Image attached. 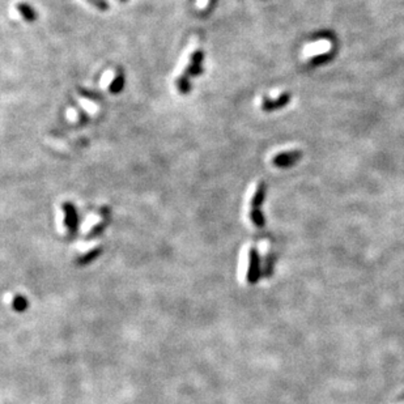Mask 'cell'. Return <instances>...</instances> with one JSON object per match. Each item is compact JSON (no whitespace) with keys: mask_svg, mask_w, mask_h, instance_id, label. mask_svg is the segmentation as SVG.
Returning <instances> with one entry per match:
<instances>
[{"mask_svg":"<svg viewBox=\"0 0 404 404\" xmlns=\"http://www.w3.org/2000/svg\"><path fill=\"white\" fill-rule=\"evenodd\" d=\"M202 64H203V52L202 50H195L188 56L187 64L184 66L182 73L176 80L177 88L180 93H186L187 90H190V80H191V77L200 75L202 69H203Z\"/></svg>","mask_w":404,"mask_h":404,"instance_id":"cell-1","label":"cell"},{"mask_svg":"<svg viewBox=\"0 0 404 404\" xmlns=\"http://www.w3.org/2000/svg\"><path fill=\"white\" fill-rule=\"evenodd\" d=\"M260 279V258L255 248L248 251V267L246 273V280L250 285H255Z\"/></svg>","mask_w":404,"mask_h":404,"instance_id":"cell-3","label":"cell"},{"mask_svg":"<svg viewBox=\"0 0 404 404\" xmlns=\"http://www.w3.org/2000/svg\"><path fill=\"white\" fill-rule=\"evenodd\" d=\"M301 153L298 151H289V152L279 153L272 158V164L277 168H288L289 165L296 164L300 160Z\"/></svg>","mask_w":404,"mask_h":404,"instance_id":"cell-5","label":"cell"},{"mask_svg":"<svg viewBox=\"0 0 404 404\" xmlns=\"http://www.w3.org/2000/svg\"><path fill=\"white\" fill-rule=\"evenodd\" d=\"M264 194H266V187L263 183H259L256 186L250 202V220L252 221V224L259 228L264 225V216L260 211V205L263 204Z\"/></svg>","mask_w":404,"mask_h":404,"instance_id":"cell-2","label":"cell"},{"mask_svg":"<svg viewBox=\"0 0 404 404\" xmlns=\"http://www.w3.org/2000/svg\"><path fill=\"white\" fill-rule=\"evenodd\" d=\"M289 101V94H283V96H280L277 100L272 101V100H263V102H262V109H263L264 112H271V110H276V109L279 108H283V106H285V105L288 104Z\"/></svg>","mask_w":404,"mask_h":404,"instance_id":"cell-6","label":"cell"},{"mask_svg":"<svg viewBox=\"0 0 404 404\" xmlns=\"http://www.w3.org/2000/svg\"><path fill=\"white\" fill-rule=\"evenodd\" d=\"M12 306L16 312H24L28 308V300L24 296H16L13 298Z\"/></svg>","mask_w":404,"mask_h":404,"instance_id":"cell-10","label":"cell"},{"mask_svg":"<svg viewBox=\"0 0 404 404\" xmlns=\"http://www.w3.org/2000/svg\"><path fill=\"white\" fill-rule=\"evenodd\" d=\"M212 0H199L198 1V7L200 8H208V5H211Z\"/></svg>","mask_w":404,"mask_h":404,"instance_id":"cell-12","label":"cell"},{"mask_svg":"<svg viewBox=\"0 0 404 404\" xmlns=\"http://www.w3.org/2000/svg\"><path fill=\"white\" fill-rule=\"evenodd\" d=\"M101 254H102L101 247L92 248V250H89L88 252H85L84 255H81L80 258L77 259V264H79V266H87V264L94 262V260H96L97 258L101 255Z\"/></svg>","mask_w":404,"mask_h":404,"instance_id":"cell-8","label":"cell"},{"mask_svg":"<svg viewBox=\"0 0 404 404\" xmlns=\"http://www.w3.org/2000/svg\"><path fill=\"white\" fill-rule=\"evenodd\" d=\"M106 225H108V221H102V223H100V224L94 225L92 229H90V232L88 233V236H87V238L88 240H90V238H94V237L100 236L101 233L104 232V229L106 228Z\"/></svg>","mask_w":404,"mask_h":404,"instance_id":"cell-11","label":"cell"},{"mask_svg":"<svg viewBox=\"0 0 404 404\" xmlns=\"http://www.w3.org/2000/svg\"><path fill=\"white\" fill-rule=\"evenodd\" d=\"M62 211L64 213V226L67 229L69 236H75L77 232V226H79V217H77L76 209L72 204L64 203L62 205Z\"/></svg>","mask_w":404,"mask_h":404,"instance_id":"cell-4","label":"cell"},{"mask_svg":"<svg viewBox=\"0 0 404 404\" xmlns=\"http://www.w3.org/2000/svg\"><path fill=\"white\" fill-rule=\"evenodd\" d=\"M122 88H123V76H122V73H116L109 83V89L112 93H118L119 90H122Z\"/></svg>","mask_w":404,"mask_h":404,"instance_id":"cell-9","label":"cell"},{"mask_svg":"<svg viewBox=\"0 0 404 404\" xmlns=\"http://www.w3.org/2000/svg\"><path fill=\"white\" fill-rule=\"evenodd\" d=\"M16 11L20 13V16L22 17L25 21H28V22H33V21L36 20V12H34L32 7H29L26 3H17Z\"/></svg>","mask_w":404,"mask_h":404,"instance_id":"cell-7","label":"cell"}]
</instances>
